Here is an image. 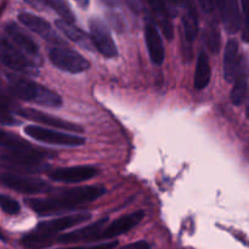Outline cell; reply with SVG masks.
<instances>
[{"label": "cell", "instance_id": "cell-17", "mask_svg": "<svg viewBox=\"0 0 249 249\" xmlns=\"http://www.w3.org/2000/svg\"><path fill=\"white\" fill-rule=\"evenodd\" d=\"M108 219H101L97 223L90 224L85 228L79 229V230L72 231V232L63 233L58 236L57 242L60 243H75V242H94L99 241L100 235L104 230L105 224L107 223Z\"/></svg>", "mask_w": 249, "mask_h": 249}, {"label": "cell", "instance_id": "cell-30", "mask_svg": "<svg viewBox=\"0 0 249 249\" xmlns=\"http://www.w3.org/2000/svg\"><path fill=\"white\" fill-rule=\"evenodd\" d=\"M242 5V39L245 43H249V0H241Z\"/></svg>", "mask_w": 249, "mask_h": 249}, {"label": "cell", "instance_id": "cell-32", "mask_svg": "<svg viewBox=\"0 0 249 249\" xmlns=\"http://www.w3.org/2000/svg\"><path fill=\"white\" fill-rule=\"evenodd\" d=\"M198 1L199 7L203 10L206 14H212L215 9V5H214V0H197Z\"/></svg>", "mask_w": 249, "mask_h": 249}, {"label": "cell", "instance_id": "cell-8", "mask_svg": "<svg viewBox=\"0 0 249 249\" xmlns=\"http://www.w3.org/2000/svg\"><path fill=\"white\" fill-rule=\"evenodd\" d=\"M90 36H91L96 50L106 58H114L118 56V49L114 43L107 24L99 17L89 19Z\"/></svg>", "mask_w": 249, "mask_h": 249}, {"label": "cell", "instance_id": "cell-28", "mask_svg": "<svg viewBox=\"0 0 249 249\" xmlns=\"http://www.w3.org/2000/svg\"><path fill=\"white\" fill-rule=\"evenodd\" d=\"M206 43L212 53H219V50H220V31L215 23H211L207 27Z\"/></svg>", "mask_w": 249, "mask_h": 249}, {"label": "cell", "instance_id": "cell-10", "mask_svg": "<svg viewBox=\"0 0 249 249\" xmlns=\"http://www.w3.org/2000/svg\"><path fill=\"white\" fill-rule=\"evenodd\" d=\"M17 18H18V21L21 22L24 27H27L29 31L38 34L39 36L45 39L49 43L53 44L55 46L66 45V41L56 33L55 29L53 28V26H51L46 19H44L43 17L36 16V15L31 14V12L23 11L19 12V14L17 15Z\"/></svg>", "mask_w": 249, "mask_h": 249}, {"label": "cell", "instance_id": "cell-35", "mask_svg": "<svg viewBox=\"0 0 249 249\" xmlns=\"http://www.w3.org/2000/svg\"><path fill=\"white\" fill-rule=\"evenodd\" d=\"M118 246V242H106V243H101V245L94 246V247L90 248H85V249H114Z\"/></svg>", "mask_w": 249, "mask_h": 249}, {"label": "cell", "instance_id": "cell-21", "mask_svg": "<svg viewBox=\"0 0 249 249\" xmlns=\"http://www.w3.org/2000/svg\"><path fill=\"white\" fill-rule=\"evenodd\" d=\"M238 63H240L238 43L235 39H230L226 43L225 51H224V77L226 82L232 83L235 80Z\"/></svg>", "mask_w": 249, "mask_h": 249}, {"label": "cell", "instance_id": "cell-25", "mask_svg": "<svg viewBox=\"0 0 249 249\" xmlns=\"http://www.w3.org/2000/svg\"><path fill=\"white\" fill-rule=\"evenodd\" d=\"M55 238L39 233L36 231H31L19 240V246L23 249H44L50 247Z\"/></svg>", "mask_w": 249, "mask_h": 249}, {"label": "cell", "instance_id": "cell-33", "mask_svg": "<svg viewBox=\"0 0 249 249\" xmlns=\"http://www.w3.org/2000/svg\"><path fill=\"white\" fill-rule=\"evenodd\" d=\"M125 2L128 4V6L130 7L131 11H134L135 14H140L143 10L142 0H125Z\"/></svg>", "mask_w": 249, "mask_h": 249}, {"label": "cell", "instance_id": "cell-37", "mask_svg": "<svg viewBox=\"0 0 249 249\" xmlns=\"http://www.w3.org/2000/svg\"><path fill=\"white\" fill-rule=\"evenodd\" d=\"M74 1L82 10H87L90 5V0H74Z\"/></svg>", "mask_w": 249, "mask_h": 249}, {"label": "cell", "instance_id": "cell-15", "mask_svg": "<svg viewBox=\"0 0 249 249\" xmlns=\"http://www.w3.org/2000/svg\"><path fill=\"white\" fill-rule=\"evenodd\" d=\"M143 216H145V213H143L142 211H138L116 219V220L112 221L109 225H107L106 228L102 230L101 235H100L99 237V241L111 240V238L118 237V236L123 235V233L129 232L131 229H134L136 225H139V223L142 220Z\"/></svg>", "mask_w": 249, "mask_h": 249}, {"label": "cell", "instance_id": "cell-19", "mask_svg": "<svg viewBox=\"0 0 249 249\" xmlns=\"http://www.w3.org/2000/svg\"><path fill=\"white\" fill-rule=\"evenodd\" d=\"M152 12L153 19L162 29L163 34L168 40H172L174 36V28L172 23V15L169 12L167 0H145Z\"/></svg>", "mask_w": 249, "mask_h": 249}, {"label": "cell", "instance_id": "cell-13", "mask_svg": "<svg viewBox=\"0 0 249 249\" xmlns=\"http://www.w3.org/2000/svg\"><path fill=\"white\" fill-rule=\"evenodd\" d=\"M99 169L92 165H78V167L58 168L49 173V178L53 181L65 182V184H78L88 181L96 177Z\"/></svg>", "mask_w": 249, "mask_h": 249}, {"label": "cell", "instance_id": "cell-18", "mask_svg": "<svg viewBox=\"0 0 249 249\" xmlns=\"http://www.w3.org/2000/svg\"><path fill=\"white\" fill-rule=\"evenodd\" d=\"M249 80V62L247 56H241L238 63L237 72H236L233 88L231 90V101L235 106H240L247 96Z\"/></svg>", "mask_w": 249, "mask_h": 249}, {"label": "cell", "instance_id": "cell-40", "mask_svg": "<svg viewBox=\"0 0 249 249\" xmlns=\"http://www.w3.org/2000/svg\"><path fill=\"white\" fill-rule=\"evenodd\" d=\"M246 113H247V117L249 118V100H248V105H247V111H246Z\"/></svg>", "mask_w": 249, "mask_h": 249}, {"label": "cell", "instance_id": "cell-3", "mask_svg": "<svg viewBox=\"0 0 249 249\" xmlns=\"http://www.w3.org/2000/svg\"><path fill=\"white\" fill-rule=\"evenodd\" d=\"M46 157V152L31 150H0V164L14 173H39L45 169L41 160ZM11 172V173H12Z\"/></svg>", "mask_w": 249, "mask_h": 249}, {"label": "cell", "instance_id": "cell-26", "mask_svg": "<svg viewBox=\"0 0 249 249\" xmlns=\"http://www.w3.org/2000/svg\"><path fill=\"white\" fill-rule=\"evenodd\" d=\"M46 9L55 11L61 19H65L70 23L75 22L74 12L66 0H46Z\"/></svg>", "mask_w": 249, "mask_h": 249}, {"label": "cell", "instance_id": "cell-11", "mask_svg": "<svg viewBox=\"0 0 249 249\" xmlns=\"http://www.w3.org/2000/svg\"><path fill=\"white\" fill-rule=\"evenodd\" d=\"M15 113L17 116L22 117L24 119H28V121L36 122V123L43 124V125H49L53 126L56 129H62L66 131H72L75 134H83L84 133V128L80 126L79 124L72 123V122L65 121V119L57 118V117H53L51 114L44 113V112L38 111V109L34 108H16Z\"/></svg>", "mask_w": 249, "mask_h": 249}, {"label": "cell", "instance_id": "cell-39", "mask_svg": "<svg viewBox=\"0 0 249 249\" xmlns=\"http://www.w3.org/2000/svg\"><path fill=\"white\" fill-rule=\"evenodd\" d=\"M61 249H85L84 247H72V248H61Z\"/></svg>", "mask_w": 249, "mask_h": 249}, {"label": "cell", "instance_id": "cell-20", "mask_svg": "<svg viewBox=\"0 0 249 249\" xmlns=\"http://www.w3.org/2000/svg\"><path fill=\"white\" fill-rule=\"evenodd\" d=\"M55 26L66 38H68L70 40L74 41L75 44L80 45L82 48L87 49L89 51H95L96 48L94 45V41H92L91 36L89 34H87V32H84L83 29H80L79 27L74 26V23H70V22L65 21V19H56Z\"/></svg>", "mask_w": 249, "mask_h": 249}, {"label": "cell", "instance_id": "cell-1", "mask_svg": "<svg viewBox=\"0 0 249 249\" xmlns=\"http://www.w3.org/2000/svg\"><path fill=\"white\" fill-rule=\"evenodd\" d=\"M106 192L104 186H83L48 198H27L26 204L38 215L46 216L72 211L78 206L90 203Z\"/></svg>", "mask_w": 249, "mask_h": 249}, {"label": "cell", "instance_id": "cell-5", "mask_svg": "<svg viewBox=\"0 0 249 249\" xmlns=\"http://www.w3.org/2000/svg\"><path fill=\"white\" fill-rule=\"evenodd\" d=\"M49 60L58 70L63 72L77 73L89 70L90 63L83 55L66 46H53L49 50Z\"/></svg>", "mask_w": 249, "mask_h": 249}, {"label": "cell", "instance_id": "cell-4", "mask_svg": "<svg viewBox=\"0 0 249 249\" xmlns=\"http://www.w3.org/2000/svg\"><path fill=\"white\" fill-rule=\"evenodd\" d=\"M0 62L17 73L26 75L38 74V67L33 61L5 36H0Z\"/></svg>", "mask_w": 249, "mask_h": 249}, {"label": "cell", "instance_id": "cell-9", "mask_svg": "<svg viewBox=\"0 0 249 249\" xmlns=\"http://www.w3.org/2000/svg\"><path fill=\"white\" fill-rule=\"evenodd\" d=\"M5 34L9 36L10 40L15 44L18 49H21L29 58L34 62L36 67H40L43 60H41L40 53H39V46L36 41L15 22H6L2 26Z\"/></svg>", "mask_w": 249, "mask_h": 249}, {"label": "cell", "instance_id": "cell-6", "mask_svg": "<svg viewBox=\"0 0 249 249\" xmlns=\"http://www.w3.org/2000/svg\"><path fill=\"white\" fill-rule=\"evenodd\" d=\"M0 185L24 195L45 194L50 190L48 182L39 178L16 174L11 172L0 173Z\"/></svg>", "mask_w": 249, "mask_h": 249}, {"label": "cell", "instance_id": "cell-12", "mask_svg": "<svg viewBox=\"0 0 249 249\" xmlns=\"http://www.w3.org/2000/svg\"><path fill=\"white\" fill-rule=\"evenodd\" d=\"M91 219V214L90 213H74L70 214V215L61 216V218L53 219V220L43 221V223L38 224L34 231L43 235L49 236V237H53L57 235L61 231H65L67 229L73 228V226L78 225V224L85 223V221Z\"/></svg>", "mask_w": 249, "mask_h": 249}, {"label": "cell", "instance_id": "cell-24", "mask_svg": "<svg viewBox=\"0 0 249 249\" xmlns=\"http://www.w3.org/2000/svg\"><path fill=\"white\" fill-rule=\"evenodd\" d=\"M0 148L4 150H31L34 148L31 142L15 133L0 129Z\"/></svg>", "mask_w": 249, "mask_h": 249}, {"label": "cell", "instance_id": "cell-38", "mask_svg": "<svg viewBox=\"0 0 249 249\" xmlns=\"http://www.w3.org/2000/svg\"><path fill=\"white\" fill-rule=\"evenodd\" d=\"M0 241H1V242H6V241H7L6 236H5V233L2 232L1 229H0Z\"/></svg>", "mask_w": 249, "mask_h": 249}, {"label": "cell", "instance_id": "cell-23", "mask_svg": "<svg viewBox=\"0 0 249 249\" xmlns=\"http://www.w3.org/2000/svg\"><path fill=\"white\" fill-rule=\"evenodd\" d=\"M17 107L14 106L10 96L0 88V124L1 125H16L19 122L15 118V111Z\"/></svg>", "mask_w": 249, "mask_h": 249}, {"label": "cell", "instance_id": "cell-27", "mask_svg": "<svg viewBox=\"0 0 249 249\" xmlns=\"http://www.w3.org/2000/svg\"><path fill=\"white\" fill-rule=\"evenodd\" d=\"M168 7H169V12L173 16H178V15H185L187 12L196 11V6H195L194 0H167Z\"/></svg>", "mask_w": 249, "mask_h": 249}, {"label": "cell", "instance_id": "cell-34", "mask_svg": "<svg viewBox=\"0 0 249 249\" xmlns=\"http://www.w3.org/2000/svg\"><path fill=\"white\" fill-rule=\"evenodd\" d=\"M150 245H148L146 241H138V242L130 243V245H126L125 247L121 249H150Z\"/></svg>", "mask_w": 249, "mask_h": 249}, {"label": "cell", "instance_id": "cell-36", "mask_svg": "<svg viewBox=\"0 0 249 249\" xmlns=\"http://www.w3.org/2000/svg\"><path fill=\"white\" fill-rule=\"evenodd\" d=\"M101 1L109 7H118L121 6L123 0H101Z\"/></svg>", "mask_w": 249, "mask_h": 249}, {"label": "cell", "instance_id": "cell-2", "mask_svg": "<svg viewBox=\"0 0 249 249\" xmlns=\"http://www.w3.org/2000/svg\"><path fill=\"white\" fill-rule=\"evenodd\" d=\"M6 77L10 92L17 99L53 108L62 106V99L53 90L18 74H7Z\"/></svg>", "mask_w": 249, "mask_h": 249}, {"label": "cell", "instance_id": "cell-16", "mask_svg": "<svg viewBox=\"0 0 249 249\" xmlns=\"http://www.w3.org/2000/svg\"><path fill=\"white\" fill-rule=\"evenodd\" d=\"M214 5L220 14L225 31L229 34L237 33L242 23L238 0H214Z\"/></svg>", "mask_w": 249, "mask_h": 249}, {"label": "cell", "instance_id": "cell-22", "mask_svg": "<svg viewBox=\"0 0 249 249\" xmlns=\"http://www.w3.org/2000/svg\"><path fill=\"white\" fill-rule=\"evenodd\" d=\"M212 71L211 66H209L208 56L204 51H201L197 58L196 65V72H195V80L194 85L196 89L202 90L204 88L208 87L209 82H211Z\"/></svg>", "mask_w": 249, "mask_h": 249}, {"label": "cell", "instance_id": "cell-31", "mask_svg": "<svg viewBox=\"0 0 249 249\" xmlns=\"http://www.w3.org/2000/svg\"><path fill=\"white\" fill-rule=\"evenodd\" d=\"M28 6L33 7L34 10L38 11H45L46 9V0H23Z\"/></svg>", "mask_w": 249, "mask_h": 249}, {"label": "cell", "instance_id": "cell-29", "mask_svg": "<svg viewBox=\"0 0 249 249\" xmlns=\"http://www.w3.org/2000/svg\"><path fill=\"white\" fill-rule=\"evenodd\" d=\"M0 209L9 215H17L21 212V204L12 197L0 194Z\"/></svg>", "mask_w": 249, "mask_h": 249}, {"label": "cell", "instance_id": "cell-7", "mask_svg": "<svg viewBox=\"0 0 249 249\" xmlns=\"http://www.w3.org/2000/svg\"><path fill=\"white\" fill-rule=\"evenodd\" d=\"M24 133H26V135L34 139V140L40 141V142L44 143H51V145L74 147V146L84 145L85 142V139L79 135L65 134L61 133V131L43 128V126L39 125H27L24 128Z\"/></svg>", "mask_w": 249, "mask_h": 249}, {"label": "cell", "instance_id": "cell-14", "mask_svg": "<svg viewBox=\"0 0 249 249\" xmlns=\"http://www.w3.org/2000/svg\"><path fill=\"white\" fill-rule=\"evenodd\" d=\"M145 41L150 53L151 61L155 65H162L164 62V45H163L162 36L158 31L156 22L152 17H147L145 23Z\"/></svg>", "mask_w": 249, "mask_h": 249}]
</instances>
